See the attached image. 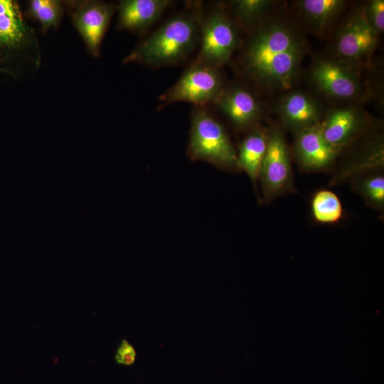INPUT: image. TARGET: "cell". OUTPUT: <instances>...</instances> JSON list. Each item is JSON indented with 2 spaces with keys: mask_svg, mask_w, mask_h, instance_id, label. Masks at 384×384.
Masks as SVG:
<instances>
[{
  "mask_svg": "<svg viewBox=\"0 0 384 384\" xmlns=\"http://www.w3.org/2000/svg\"><path fill=\"white\" fill-rule=\"evenodd\" d=\"M351 182L353 189L372 208L383 210L384 208V175L381 171L358 177Z\"/></svg>",
  "mask_w": 384,
  "mask_h": 384,
  "instance_id": "ffe728a7",
  "label": "cell"
},
{
  "mask_svg": "<svg viewBox=\"0 0 384 384\" xmlns=\"http://www.w3.org/2000/svg\"><path fill=\"white\" fill-rule=\"evenodd\" d=\"M277 3L271 0L231 1L228 13L239 28L253 30L265 20Z\"/></svg>",
  "mask_w": 384,
  "mask_h": 384,
  "instance_id": "d6986e66",
  "label": "cell"
},
{
  "mask_svg": "<svg viewBox=\"0 0 384 384\" xmlns=\"http://www.w3.org/2000/svg\"><path fill=\"white\" fill-rule=\"evenodd\" d=\"M252 31L241 54L243 73L261 89H289L307 51L302 32L282 18L264 20Z\"/></svg>",
  "mask_w": 384,
  "mask_h": 384,
  "instance_id": "6da1fadb",
  "label": "cell"
},
{
  "mask_svg": "<svg viewBox=\"0 0 384 384\" xmlns=\"http://www.w3.org/2000/svg\"><path fill=\"white\" fill-rule=\"evenodd\" d=\"M187 155L193 161H206L223 171H240L237 149L226 129L207 107L192 110Z\"/></svg>",
  "mask_w": 384,
  "mask_h": 384,
  "instance_id": "277c9868",
  "label": "cell"
},
{
  "mask_svg": "<svg viewBox=\"0 0 384 384\" xmlns=\"http://www.w3.org/2000/svg\"><path fill=\"white\" fill-rule=\"evenodd\" d=\"M366 18L370 26L378 34L384 31V1H368L363 8Z\"/></svg>",
  "mask_w": 384,
  "mask_h": 384,
  "instance_id": "603a6c76",
  "label": "cell"
},
{
  "mask_svg": "<svg viewBox=\"0 0 384 384\" xmlns=\"http://www.w3.org/2000/svg\"><path fill=\"white\" fill-rule=\"evenodd\" d=\"M73 23L88 51L100 55L101 44L115 12V4L102 1H82L72 7Z\"/></svg>",
  "mask_w": 384,
  "mask_h": 384,
  "instance_id": "30bf717a",
  "label": "cell"
},
{
  "mask_svg": "<svg viewBox=\"0 0 384 384\" xmlns=\"http://www.w3.org/2000/svg\"><path fill=\"white\" fill-rule=\"evenodd\" d=\"M215 105L239 131L246 132L260 124L263 115L259 99L248 88L239 85L225 87Z\"/></svg>",
  "mask_w": 384,
  "mask_h": 384,
  "instance_id": "7c38bea8",
  "label": "cell"
},
{
  "mask_svg": "<svg viewBox=\"0 0 384 384\" xmlns=\"http://www.w3.org/2000/svg\"><path fill=\"white\" fill-rule=\"evenodd\" d=\"M173 4L169 0H123L118 9V27L143 31L154 24Z\"/></svg>",
  "mask_w": 384,
  "mask_h": 384,
  "instance_id": "2e32d148",
  "label": "cell"
},
{
  "mask_svg": "<svg viewBox=\"0 0 384 384\" xmlns=\"http://www.w3.org/2000/svg\"><path fill=\"white\" fill-rule=\"evenodd\" d=\"M260 182L262 202L294 191L293 171L288 145L283 131L277 126L267 130V146L260 168Z\"/></svg>",
  "mask_w": 384,
  "mask_h": 384,
  "instance_id": "52a82bcc",
  "label": "cell"
},
{
  "mask_svg": "<svg viewBox=\"0 0 384 384\" xmlns=\"http://www.w3.org/2000/svg\"><path fill=\"white\" fill-rule=\"evenodd\" d=\"M359 69L331 58H318L311 65L309 79L322 95L336 101L358 100L365 92Z\"/></svg>",
  "mask_w": 384,
  "mask_h": 384,
  "instance_id": "ba28073f",
  "label": "cell"
},
{
  "mask_svg": "<svg viewBox=\"0 0 384 384\" xmlns=\"http://www.w3.org/2000/svg\"><path fill=\"white\" fill-rule=\"evenodd\" d=\"M384 166V144L381 134L368 141L346 161L331 180V183L351 181L370 173L383 170Z\"/></svg>",
  "mask_w": 384,
  "mask_h": 384,
  "instance_id": "9a60e30c",
  "label": "cell"
},
{
  "mask_svg": "<svg viewBox=\"0 0 384 384\" xmlns=\"http://www.w3.org/2000/svg\"><path fill=\"white\" fill-rule=\"evenodd\" d=\"M343 0H302L299 11L307 26L317 34L323 33L346 5Z\"/></svg>",
  "mask_w": 384,
  "mask_h": 384,
  "instance_id": "ac0fdd59",
  "label": "cell"
},
{
  "mask_svg": "<svg viewBox=\"0 0 384 384\" xmlns=\"http://www.w3.org/2000/svg\"><path fill=\"white\" fill-rule=\"evenodd\" d=\"M203 14L200 2L191 3L142 40L123 63L151 68L181 63L200 43Z\"/></svg>",
  "mask_w": 384,
  "mask_h": 384,
  "instance_id": "7a4b0ae2",
  "label": "cell"
},
{
  "mask_svg": "<svg viewBox=\"0 0 384 384\" xmlns=\"http://www.w3.org/2000/svg\"><path fill=\"white\" fill-rule=\"evenodd\" d=\"M137 358V351L133 345L127 339H122L117 348L114 360L118 364L132 366Z\"/></svg>",
  "mask_w": 384,
  "mask_h": 384,
  "instance_id": "cb8c5ba5",
  "label": "cell"
},
{
  "mask_svg": "<svg viewBox=\"0 0 384 384\" xmlns=\"http://www.w3.org/2000/svg\"><path fill=\"white\" fill-rule=\"evenodd\" d=\"M41 63L38 39L17 2L0 0V73L20 79Z\"/></svg>",
  "mask_w": 384,
  "mask_h": 384,
  "instance_id": "3957f363",
  "label": "cell"
},
{
  "mask_svg": "<svg viewBox=\"0 0 384 384\" xmlns=\"http://www.w3.org/2000/svg\"><path fill=\"white\" fill-rule=\"evenodd\" d=\"M28 11L40 23L43 31H47L58 25L63 6L60 1L32 0L28 3Z\"/></svg>",
  "mask_w": 384,
  "mask_h": 384,
  "instance_id": "7402d4cb",
  "label": "cell"
},
{
  "mask_svg": "<svg viewBox=\"0 0 384 384\" xmlns=\"http://www.w3.org/2000/svg\"><path fill=\"white\" fill-rule=\"evenodd\" d=\"M368 125L366 112L355 105L330 110L319 123L325 140L341 149L363 134Z\"/></svg>",
  "mask_w": 384,
  "mask_h": 384,
  "instance_id": "8fae6325",
  "label": "cell"
},
{
  "mask_svg": "<svg viewBox=\"0 0 384 384\" xmlns=\"http://www.w3.org/2000/svg\"><path fill=\"white\" fill-rule=\"evenodd\" d=\"M295 134L294 156L300 168L306 171H319L328 169L343 150L325 140L319 124Z\"/></svg>",
  "mask_w": 384,
  "mask_h": 384,
  "instance_id": "4fadbf2b",
  "label": "cell"
},
{
  "mask_svg": "<svg viewBox=\"0 0 384 384\" xmlns=\"http://www.w3.org/2000/svg\"><path fill=\"white\" fill-rule=\"evenodd\" d=\"M379 35L368 22L363 9L353 12L336 34L334 58L361 68L371 58Z\"/></svg>",
  "mask_w": 384,
  "mask_h": 384,
  "instance_id": "9c48e42d",
  "label": "cell"
},
{
  "mask_svg": "<svg viewBox=\"0 0 384 384\" xmlns=\"http://www.w3.org/2000/svg\"><path fill=\"white\" fill-rule=\"evenodd\" d=\"M311 208L314 219L319 223H335L343 215V208L338 197L326 189L319 190L314 194Z\"/></svg>",
  "mask_w": 384,
  "mask_h": 384,
  "instance_id": "44dd1931",
  "label": "cell"
},
{
  "mask_svg": "<svg viewBox=\"0 0 384 384\" xmlns=\"http://www.w3.org/2000/svg\"><path fill=\"white\" fill-rule=\"evenodd\" d=\"M239 28L226 9L217 6L203 14L198 63L220 69L232 58L240 44Z\"/></svg>",
  "mask_w": 384,
  "mask_h": 384,
  "instance_id": "5b68a950",
  "label": "cell"
},
{
  "mask_svg": "<svg viewBox=\"0 0 384 384\" xmlns=\"http://www.w3.org/2000/svg\"><path fill=\"white\" fill-rule=\"evenodd\" d=\"M267 130L257 124L247 131L237 150L238 165L244 171L257 191L259 174L267 146Z\"/></svg>",
  "mask_w": 384,
  "mask_h": 384,
  "instance_id": "e0dca14e",
  "label": "cell"
},
{
  "mask_svg": "<svg viewBox=\"0 0 384 384\" xmlns=\"http://www.w3.org/2000/svg\"><path fill=\"white\" fill-rule=\"evenodd\" d=\"M225 87L220 69L193 61L177 82L159 97L161 104L158 109L177 102L207 107L218 102Z\"/></svg>",
  "mask_w": 384,
  "mask_h": 384,
  "instance_id": "8992f818",
  "label": "cell"
},
{
  "mask_svg": "<svg viewBox=\"0 0 384 384\" xmlns=\"http://www.w3.org/2000/svg\"><path fill=\"white\" fill-rule=\"evenodd\" d=\"M277 112L284 126L294 134L319 124L323 118L318 100L300 90L289 91L282 96Z\"/></svg>",
  "mask_w": 384,
  "mask_h": 384,
  "instance_id": "5bb4252c",
  "label": "cell"
}]
</instances>
